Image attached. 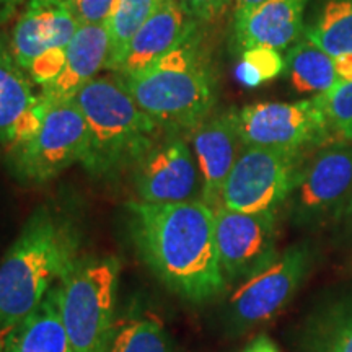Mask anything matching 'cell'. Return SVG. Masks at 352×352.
Here are the masks:
<instances>
[{"mask_svg":"<svg viewBox=\"0 0 352 352\" xmlns=\"http://www.w3.org/2000/svg\"><path fill=\"white\" fill-rule=\"evenodd\" d=\"M127 228L140 259L171 292L204 303L227 289L215 245L214 209L201 199L131 201Z\"/></svg>","mask_w":352,"mask_h":352,"instance_id":"1","label":"cell"},{"mask_svg":"<svg viewBox=\"0 0 352 352\" xmlns=\"http://www.w3.org/2000/svg\"><path fill=\"white\" fill-rule=\"evenodd\" d=\"M80 258V232L60 210L38 208L0 261V333L36 308Z\"/></svg>","mask_w":352,"mask_h":352,"instance_id":"2","label":"cell"},{"mask_svg":"<svg viewBox=\"0 0 352 352\" xmlns=\"http://www.w3.org/2000/svg\"><path fill=\"white\" fill-rule=\"evenodd\" d=\"M121 78L139 108L168 132L189 134L210 116L217 96L199 23L152 65Z\"/></svg>","mask_w":352,"mask_h":352,"instance_id":"3","label":"cell"},{"mask_svg":"<svg viewBox=\"0 0 352 352\" xmlns=\"http://www.w3.org/2000/svg\"><path fill=\"white\" fill-rule=\"evenodd\" d=\"M85 118L88 148L82 166L96 178L132 168L162 134L116 74L95 77L72 98Z\"/></svg>","mask_w":352,"mask_h":352,"instance_id":"4","label":"cell"},{"mask_svg":"<svg viewBox=\"0 0 352 352\" xmlns=\"http://www.w3.org/2000/svg\"><path fill=\"white\" fill-rule=\"evenodd\" d=\"M120 272L114 256H80L59 283L70 352H107L116 323Z\"/></svg>","mask_w":352,"mask_h":352,"instance_id":"5","label":"cell"},{"mask_svg":"<svg viewBox=\"0 0 352 352\" xmlns=\"http://www.w3.org/2000/svg\"><path fill=\"white\" fill-rule=\"evenodd\" d=\"M87 148L88 127L80 108L74 100L57 101L32 138L8 145V168L20 182L43 184L82 164Z\"/></svg>","mask_w":352,"mask_h":352,"instance_id":"6","label":"cell"},{"mask_svg":"<svg viewBox=\"0 0 352 352\" xmlns=\"http://www.w3.org/2000/svg\"><path fill=\"white\" fill-rule=\"evenodd\" d=\"M245 147H270L308 153L336 142L320 96L296 103H254L232 109Z\"/></svg>","mask_w":352,"mask_h":352,"instance_id":"7","label":"cell"},{"mask_svg":"<svg viewBox=\"0 0 352 352\" xmlns=\"http://www.w3.org/2000/svg\"><path fill=\"white\" fill-rule=\"evenodd\" d=\"M352 197V144L336 140L305 158L287 201L297 226L338 222Z\"/></svg>","mask_w":352,"mask_h":352,"instance_id":"8","label":"cell"},{"mask_svg":"<svg viewBox=\"0 0 352 352\" xmlns=\"http://www.w3.org/2000/svg\"><path fill=\"white\" fill-rule=\"evenodd\" d=\"M307 153L243 147L222 191V208L239 212H276L287 201Z\"/></svg>","mask_w":352,"mask_h":352,"instance_id":"9","label":"cell"},{"mask_svg":"<svg viewBox=\"0 0 352 352\" xmlns=\"http://www.w3.org/2000/svg\"><path fill=\"white\" fill-rule=\"evenodd\" d=\"M310 263V248L290 246L270 266L241 283L228 300L232 327L248 329L279 315L296 297Z\"/></svg>","mask_w":352,"mask_h":352,"instance_id":"10","label":"cell"},{"mask_svg":"<svg viewBox=\"0 0 352 352\" xmlns=\"http://www.w3.org/2000/svg\"><path fill=\"white\" fill-rule=\"evenodd\" d=\"M215 245L227 285L245 283L279 256L276 212H239L220 206L214 210Z\"/></svg>","mask_w":352,"mask_h":352,"instance_id":"11","label":"cell"},{"mask_svg":"<svg viewBox=\"0 0 352 352\" xmlns=\"http://www.w3.org/2000/svg\"><path fill=\"white\" fill-rule=\"evenodd\" d=\"M139 201L164 204L199 199L201 176L196 157L182 132L164 131L132 166Z\"/></svg>","mask_w":352,"mask_h":352,"instance_id":"12","label":"cell"},{"mask_svg":"<svg viewBox=\"0 0 352 352\" xmlns=\"http://www.w3.org/2000/svg\"><path fill=\"white\" fill-rule=\"evenodd\" d=\"M189 140L201 176V201L219 209L228 175L245 147L232 111L206 118L189 132Z\"/></svg>","mask_w":352,"mask_h":352,"instance_id":"13","label":"cell"},{"mask_svg":"<svg viewBox=\"0 0 352 352\" xmlns=\"http://www.w3.org/2000/svg\"><path fill=\"white\" fill-rule=\"evenodd\" d=\"M78 28L80 23L65 2H32L16 16L8 50L15 63L28 70L43 52L67 47Z\"/></svg>","mask_w":352,"mask_h":352,"instance_id":"14","label":"cell"},{"mask_svg":"<svg viewBox=\"0 0 352 352\" xmlns=\"http://www.w3.org/2000/svg\"><path fill=\"white\" fill-rule=\"evenodd\" d=\"M196 23L179 0H162L157 10L134 34L124 59L114 74L121 77L132 76L152 65L173 50Z\"/></svg>","mask_w":352,"mask_h":352,"instance_id":"15","label":"cell"},{"mask_svg":"<svg viewBox=\"0 0 352 352\" xmlns=\"http://www.w3.org/2000/svg\"><path fill=\"white\" fill-rule=\"evenodd\" d=\"M109 51L107 25H80L67 46V60L54 80L41 87V95L51 103L72 100L88 82L104 69Z\"/></svg>","mask_w":352,"mask_h":352,"instance_id":"16","label":"cell"},{"mask_svg":"<svg viewBox=\"0 0 352 352\" xmlns=\"http://www.w3.org/2000/svg\"><path fill=\"white\" fill-rule=\"evenodd\" d=\"M307 0H266L235 25L240 52L248 47L283 51L297 43L303 30Z\"/></svg>","mask_w":352,"mask_h":352,"instance_id":"17","label":"cell"},{"mask_svg":"<svg viewBox=\"0 0 352 352\" xmlns=\"http://www.w3.org/2000/svg\"><path fill=\"white\" fill-rule=\"evenodd\" d=\"M0 352H70L60 315L59 284L32 314L0 333Z\"/></svg>","mask_w":352,"mask_h":352,"instance_id":"18","label":"cell"},{"mask_svg":"<svg viewBox=\"0 0 352 352\" xmlns=\"http://www.w3.org/2000/svg\"><path fill=\"white\" fill-rule=\"evenodd\" d=\"M33 80L0 39V142L10 145L23 114L36 101Z\"/></svg>","mask_w":352,"mask_h":352,"instance_id":"19","label":"cell"},{"mask_svg":"<svg viewBox=\"0 0 352 352\" xmlns=\"http://www.w3.org/2000/svg\"><path fill=\"white\" fill-rule=\"evenodd\" d=\"M285 70L298 94L321 95L341 83L334 70L333 57L308 38L290 47L285 57Z\"/></svg>","mask_w":352,"mask_h":352,"instance_id":"20","label":"cell"},{"mask_svg":"<svg viewBox=\"0 0 352 352\" xmlns=\"http://www.w3.org/2000/svg\"><path fill=\"white\" fill-rule=\"evenodd\" d=\"M107 352H173L164 321L157 315L132 314L114 323Z\"/></svg>","mask_w":352,"mask_h":352,"instance_id":"21","label":"cell"},{"mask_svg":"<svg viewBox=\"0 0 352 352\" xmlns=\"http://www.w3.org/2000/svg\"><path fill=\"white\" fill-rule=\"evenodd\" d=\"M305 38L331 57L352 52V0H328Z\"/></svg>","mask_w":352,"mask_h":352,"instance_id":"22","label":"cell"},{"mask_svg":"<svg viewBox=\"0 0 352 352\" xmlns=\"http://www.w3.org/2000/svg\"><path fill=\"white\" fill-rule=\"evenodd\" d=\"M162 0H118L111 19L108 21L109 51L104 69L116 72L129 44L139 28L157 10Z\"/></svg>","mask_w":352,"mask_h":352,"instance_id":"23","label":"cell"},{"mask_svg":"<svg viewBox=\"0 0 352 352\" xmlns=\"http://www.w3.org/2000/svg\"><path fill=\"white\" fill-rule=\"evenodd\" d=\"M310 352H352V300L333 308L315 327Z\"/></svg>","mask_w":352,"mask_h":352,"instance_id":"24","label":"cell"},{"mask_svg":"<svg viewBox=\"0 0 352 352\" xmlns=\"http://www.w3.org/2000/svg\"><path fill=\"white\" fill-rule=\"evenodd\" d=\"M285 70V59L271 47H248L241 51L235 77L246 88H256L264 82L274 80Z\"/></svg>","mask_w":352,"mask_h":352,"instance_id":"25","label":"cell"},{"mask_svg":"<svg viewBox=\"0 0 352 352\" xmlns=\"http://www.w3.org/2000/svg\"><path fill=\"white\" fill-rule=\"evenodd\" d=\"M318 96L334 140L352 144V82L338 83Z\"/></svg>","mask_w":352,"mask_h":352,"instance_id":"26","label":"cell"},{"mask_svg":"<svg viewBox=\"0 0 352 352\" xmlns=\"http://www.w3.org/2000/svg\"><path fill=\"white\" fill-rule=\"evenodd\" d=\"M65 60H67V47H52L38 56L26 72L34 83L44 87L63 72Z\"/></svg>","mask_w":352,"mask_h":352,"instance_id":"27","label":"cell"},{"mask_svg":"<svg viewBox=\"0 0 352 352\" xmlns=\"http://www.w3.org/2000/svg\"><path fill=\"white\" fill-rule=\"evenodd\" d=\"M80 25H108L118 0H65Z\"/></svg>","mask_w":352,"mask_h":352,"instance_id":"28","label":"cell"},{"mask_svg":"<svg viewBox=\"0 0 352 352\" xmlns=\"http://www.w3.org/2000/svg\"><path fill=\"white\" fill-rule=\"evenodd\" d=\"M179 3L192 20L201 25H209L226 15L232 0H179Z\"/></svg>","mask_w":352,"mask_h":352,"instance_id":"29","label":"cell"},{"mask_svg":"<svg viewBox=\"0 0 352 352\" xmlns=\"http://www.w3.org/2000/svg\"><path fill=\"white\" fill-rule=\"evenodd\" d=\"M32 2H65V0H0V25L12 20Z\"/></svg>","mask_w":352,"mask_h":352,"instance_id":"30","label":"cell"},{"mask_svg":"<svg viewBox=\"0 0 352 352\" xmlns=\"http://www.w3.org/2000/svg\"><path fill=\"white\" fill-rule=\"evenodd\" d=\"M333 63H334V70H336V76L340 78V82L341 83L352 82V52L333 57Z\"/></svg>","mask_w":352,"mask_h":352,"instance_id":"31","label":"cell"},{"mask_svg":"<svg viewBox=\"0 0 352 352\" xmlns=\"http://www.w3.org/2000/svg\"><path fill=\"white\" fill-rule=\"evenodd\" d=\"M263 2H266V0H233V23L243 20L248 13H252Z\"/></svg>","mask_w":352,"mask_h":352,"instance_id":"32","label":"cell"},{"mask_svg":"<svg viewBox=\"0 0 352 352\" xmlns=\"http://www.w3.org/2000/svg\"><path fill=\"white\" fill-rule=\"evenodd\" d=\"M243 352H279V349L267 336H259Z\"/></svg>","mask_w":352,"mask_h":352,"instance_id":"33","label":"cell"},{"mask_svg":"<svg viewBox=\"0 0 352 352\" xmlns=\"http://www.w3.org/2000/svg\"><path fill=\"white\" fill-rule=\"evenodd\" d=\"M338 222L342 223V227H344V230H346V235H349L352 239V197H351V201L347 202L344 212H342V215Z\"/></svg>","mask_w":352,"mask_h":352,"instance_id":"34","label":"cell"}]
</instances>
